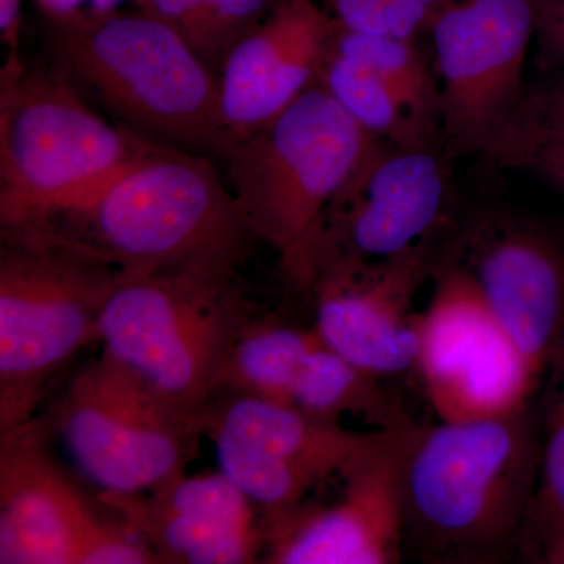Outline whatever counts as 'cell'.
<instances>
[{"instance_id":"1","label":"cell","mask_w":564,"mask_h":564,"mask_svg":"<svg viewBox=\"0 0 564 564\" xmlns=\"http://www.w3.org/2000/svg\"><path fill=\"white\" fill-rule=\"evenodd\" d=\"M2 237L54 245L122 272L206 258L247 261L256 240L209 155L159 143L74 202Z\"/></svg>"},{"instance_id":"2","label":"cell","mask_w":564,"mask_h":564,"mask_svg":"<svg viewBox=\"0 0 564 564\" xmlns=\"http://www.w3.org/2000/svg\"><path fill=\"white\" fill-rule=\"evenodd\" d=\"M540 459L529 406L419 426L403 473L406 543L432 562L499 558L529 525Z\"/></svg>"},{"instance_id":"3","label":"cell","mask_w":564,"mask_h":564,"mask_svg":"<svg viewBox=\"0 0 564 564\" xmlns=\"http://www.w3.org/2000/svg\"><path fill=\"white\" fill-rule=\"evenodd\" d=\"M243 263L206 258L126 273L104 306L96 343L174 410L199 421L234 345L258 317Z\"/></svg>"},{"instance_id":"4","label":"cell","mask_w":564,"mask_h":564,"mask_svg":"<svg viewBox=\"0 0 564 564\" xmlns=\"http://www.w3.org/2000/svg\"><path fill=\"white\" fill-rule=\"evenodd\" d=\"M47 28L52 62L117 122L152 143L215 158L218 76L165 22L132 6Z\"/></svg>"},{"instance_id":"5","label":"cell","mask_w":564,"mask_h":564,"mask_svg":"<svg viewBox=\"0 0 564 564\" xmlns=\"http://www.w3.org/2000/svg\"><path fill=\"white\" fill-rule=\"evenodd\" d=\"M152 141L107 121L54 62L0 82V231L65 206Z\"/></svg>"},{"instance_id":"6","label":"cell","mask_w":564,"mask_h":564,"mask_svg":"<svg viewBox=\"0 0 564 564\" xmlns=\"http://www.w3.org/2000/svg\"><path fill=\"white\" fill-rule=\"evenodd\" d=\"M372 140L314 85L218 155L248 229L276 251L288 276Z\"/></svg>"},{"instance_id":"7","label":"cell","mask_w":564,"mask_h":564,"mask_svg":"<svg viewBox=\"0 0 564 564\" xmlns=\"http://www.w3.org/2000/svg\"><path fill=\"white\" fill-rule=\"evenodd\" d=\"M128 272L54 245L0 243V434L39 415L69 362L96 343Z\"/></svg>"},{"instance_id":"8","label":"cell","mask_w":564,"mask_h":564,"mask_svg":"<svg viewBox=\"0 0 564 564\" xmlns=\"http://www.w3.org/2000/svg\"><path fill=\"white\" fill-rule=\"evenodd\" d=\"M40 422L107 496H133L177 480L203 434L198 419L174 410L106 352L70 378Z\"/></svg>"},{"instance_id":"9","label":"cell","mask_w":564,"mask_h":564,"mask_svg":"<svg viewBox=\"0 0 564 564\" xmlns=\"http://www.w3.org/2000/svg\"><path fill=\"white\" fill-rule=\"evenodd\" d=\"M451 163L443 143L370 141L289 280L300 288L314 265L329 259L391 258L437 240L447 229Z\"/></svg>"},{"instance_id":"10","label":"cell","mask_w":564,"mask_h":564,"mask_svg":"<svg viewBox=\"0 0 564 564\" xmlns=\"http://www.w3.org/2000/svg\"><path fill=\"white\" fill-rule=\"evenodd\" d=\"M432 281L415 370L437 417L480 421L524 410L536 378L473 278L437 247Z\"/></svg>"},{"instance_id":"11","label":"cell","mask_w":564,"mask_h":564,"mask_svg":"<svg viewBox=\"0 0 564 564\" xmlns=\"http://www.w3.org/2000/svg\"><path fill=\"white\" fill-rule=\"evenodd\" d=\"M534 0H452L429 29L452 161L484 158L513 111L532 50Z\"/></svg>"},{"instance_id":"12","label":"cell","mask_w":564,"mask_h":564,"mask_svg":"<svg viewBox=\"0 0 564 564\" xmlns=\"http://www.w3.org/2000/svg\"><path fill=\"white\" fill-rule=\"evenodd\" d=\"M199 425L220 473L265 518L302 503L318 481L339 474L386 432H355L291 404L226 391L212 397Z\"/></svg>"},{"instance_id":"13","label":"cell","mask_w":564,"mask_h":564,"mask_svg":"<svg viewBox=\"0 0 564 564\" xmlns=\"http://www.w3.org/2000/svg\"><path fill=\"white\" fill-rule=\"evenodd\" d=\"M477 284L540 383L564 345V242L543 223L486 207L441 248Z\"/></svg>"},{"instance_id":"14","label":"cell","mask_w":564,"mask_h":564,"mask_svg":"<svg viewBox=\"0 0 564 564\" xmlns=\"http://www.w3.org/2000/svg\"><path fill=\"white\" fill-rule=\"evenodd\" d=\"M419 425L386 430L340 470L343 492L329 505L302 503L263 521L262 562L393 564L402 560L403 473Z\"/></svg>"},{"instance_id":"15","label":"cell","mask_w":564,"mask_h":564,"mask_svg":"<svg viewBox=\"0 0 564 564\" xmlns=\"http://www.w3.org/2000/svg\"><path fill=\"white\" fill-rule=\"evenodd\" d=\"M437 240L383 259L317 263L299 289L314 304V332L326 347L386 378L415 369L421 313L414 302L432 280Z\"/></svg>"},{"instance_id":"16","label":"cell","mask_w":564,"mask_h":564,"mask_svg":"<svg viewBox=\"0 0 564 564\" xmlns=\"http://www.w3.org/2000/svg\"><path fill=\"white\" fill-rule=\"evenodd\" d=\"M334 31L318 0H280L223 62L215 158L317 85Z\"/></svg>"},{"instance_id":"17","label":"cell","mask_w":564,"mask_h":564,"mask_svg":"<svg viewBox=\"0 0 564 564\" xmlns=\"http://www.w3.org/2000/svg\"><path fill=\"white\" fill-rule=\"evenodd\" d=\"M39 417L0 434V563L82 564L109 527L47 451Z\"/></svg>"},{"instance_id":"18","label":"cell","mask_w":564,"mask_h":564,"mask_svg":"<svg viewBox=\"0 0 564 564\" xmlns=\"http://www.w3.org/2000/svg\"><path fill=\"white\" fill-rule=\"evenodd\" d=\"M124 525L170 564L256 563L265 545V527L254 503L221 473L182 475L172 484L133 494L107 496Z\"/></svg>"},{"instance_id":"19","label":"cell","mask_w":564,"mask_h":564,"mask_svg":"<svg viewBox=\"0 0 564 564\" xmlns=\"http://www.w3.org/2000/svg\"><path fill=\"white\" fill-rule=\"evenodd\" d=\"M484 159L536 177L564 202V68L527 77Z\"/></svg>"},{"instance_id":"20","label":"cell","mask_w":564,"mask_h":564,"mask_svg":"<svg viewBox=\"0 0 564 564\" xmlns=\"http://www.w3.org/2000/svg\"><path fill=\"white\" fill-rule=\"evenodd\" d=\"M317 85L375 140L395 147L444 144L440 122L372 69L334 51L332 43Z\"/></svg>"},{"instance_id":"21","label":"cell","mask_w":564,"mask_h":564,"mask_svg":"<svg viewBox=\"0 0 564 564\" xmlns=\"http://www.w3.org/2000/svg\"><path fill=\"white\" fill-rule=\"evenodd\" d=\"M321 344L314 328H296L256 317L234 345L217 392L243 393L291 404L296 377Z\"/></svg>"},{"instance_id":"22","label":"cell","mask_w":564,"mask_h":564,"mask_svg":"<svg viewBox=\"0 0 564 564\" xmlns=\"http://www.w3.org/2000/svg\"><path fill=\"white\" fill-rule=\"evenodd\" d=\"M381 380L322 343L296 377L291 406L323 421L340 423L344 415H356L380 430L402 426L410 421L397 410Z\"/></svg>"},{"instance_id":"23","label":"cell","mask_w":564,"mask_h":564,"mask_svg":"<svg viewBox=\"0 0 564 564\" xmlns=\"http://www.w3.org/2000/svg\"><path fill=\"white\" fill-rule=\"evenodd\" d=\"M280 0H133V6L165 22L215 74Z\"/></svg>"},{"instance_id":"24","label":"cell","mask_w":564,"mask_h":564,"mask_svg":"<svg viewBox=\"0 0 564 564\" xmlns=\"http://www.w3.org/2000/svg\"><path fill=\"white\" fill-rule=\"evenodd\" d=\"M417 40L350 31L334 22L332 47L383 77L441 124L440 77Z\"/></svg>"},{"instance_id":"25","label":"cell","mask_w":564,"mask_h":564,"mask_svg":"<svg viewBox=\"0 0 564 564\" xmlns=\"http://www.w3.org/2000/svg\"><path fill=\"white\" fill-rule=\"evenodd\" d=\"M551 392L541 432L540 474L530 522L538 540L564 529V345L551 366Z\"/></svg>"},{"instance_id":"26","label":"cell","mask_w":564,"mask_h":564,"mask_svg":"<svg viewBox=\"0 0 564 564\" xmlns=\"http://www.w3.org/2000/svg\"><path fill=\"white\" fill-rule=\"evenodd\" d=\"M334 22L350 31L419 39L452 0H318Z\"/></svg>"},{"instance_id":"27","label":"cell","mask_w":564,"mask_h":564,"mask_svg":"<svg viewBox=\"0 0 564 564\" xmlns=\"http://www.w3.org/2000/svg\"><path fill=\"white\" fill-rule=\"evenodd\" d=\"M533 69L564 68V0H534Z\"/></svg>"},{"instance_id":"28","label":"cell","mask_w":564,"mask_h":564,"mask_svg":"<svg viewBox=\"0 0 564 564\" xmlns=\"http://www.w3.org/2000/svg\"><path fill=\"white\" fill-rule=\"evenodd\" d=\"M47 25L70 24L124 9L133 0H33Z\"/></svg>"},{"instance_id":"29","label":"cell","mask_w":564,"mask_h":564,"mask_svg":"<svg viewBox=\"0 0 564 564\" xmlns=\"http://www.w3.org/2000/svg\"><path fill=\"white\" fill-rule=\"evenodd\" d=\"M22 0H0V40L6 46L3 68L21 65Z\"/></svg>"},{"instance_id":"30","label":"cell","mask_w":564,"mask_h":564,"mask_svg":"<svg viewBox=\"0 0 564 564\" xmlns=\"http://www.w3.org/2000/svg\"><path fill=\"white\" fill-rule=\"evenodd\" d=\"M541 558L549 564H564V529L540 543Z\"/></svg>"}]
</instances>
